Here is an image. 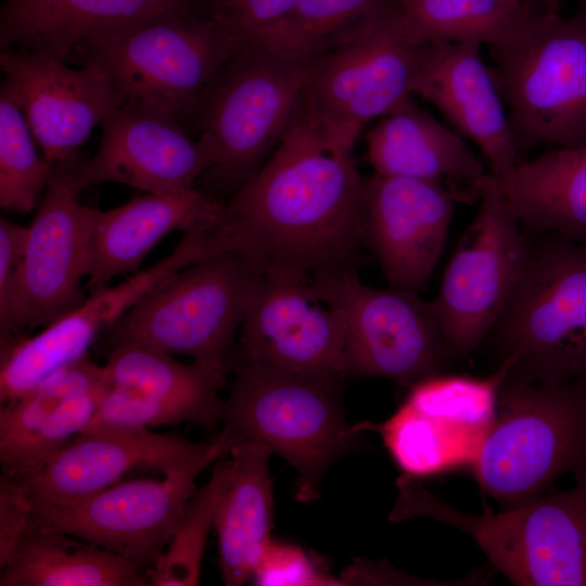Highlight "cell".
Masks as SVG:
<instances>
[{"instance_id": "6da1fadb", "label": "cell", "mask_w": 586, "mask_h": 586, "mask_svg": "<svg viewBox=\"0 0 586 586\" xmlns=\"http://www.w3.org/2000/svg\"><path fill=\"white\" fill-rule=\"evenodd\" d=\"M364 178L352 154L331 153L292 118L282 140L205 228L217 251H237L266 272L311 278L356 268Z\"/></svg>"}, {"instance_id": "7a4b0ae2", "label": "cell", "mask_w": 586, "mask_h": 586, "mask_svg": "<svg viewBox=\"0 0 586 586\" xmlns=\"http://www.w3.org/2000/svg\"><path fill=\"white\" fill-rule=\"evenodd\" d=\"M424 44L398 0L386 2L304 63L293 117L329 152L352 154L370 120L410 99Z\"/></svg>"}, {"instance_id": "3957f363", "label": "cell", "mask_w": 586, "mask_h": 586, "mask_svg": "<svg viewBox=\"0 0 586 586\" xmlns=\"http://www.w3.org/2000/svg\"><path fill=\"white\" fill-rule=\"evenodd\" d=\"M391 519L426 517L468 535L491 563L518 586H586V472L565 491L480 514L460 511L404 474Z\"/></svg>"}, {"instance_id": "277c9868", "label": "cell", "mask_w": 586, "mask_h": 586, "mask_svg": "<svg viewBox=\"0 0 586 586\" xmlns=\"http://www.w3.org/2000/svg\"><path fill=\"white\" fill-rule=\"evenodd\" d=\"M221 423L233 438L267 447L296 470L295 498L319 496L330 464L359 445L344 417L339 382L295 373L233 353ZM233 444V445H234Z\"/></svg>"}, {"instance_id": "5b68a950", "label": "cell", "mask_w": 586, "mask_h": 586, "mask_svg": "<svg viewBox=\"0 0 586 586\" xmlns=\"http://www.w3.org/2000/svg\"><path fill=\"white\" fill-rule=\"evenodd\" d=\"M303 68L257 43L239 47L224 63L187 119L211 160L202 190L222 202L267 161L294 116Z\"/></svg>"}, {"instance_id": "8992f818", "label": "cell", "mask_w": 586, "mask_h": 586, "mask_svg": "<svg viewBox=\"0 0 586 586\" xmlns=\"http://www.w3.org/2000/svg\"><path fill=\"white\" fill-rule=\"evenodd\" d=\"M486 339L508 378L586 386V242L547 234L532 243Z\"/></svg>"}, {"instance_id": "52a82bcc", "label": "cell", "mask_w": 586, "mask_h": 586, "mask_svg": "<svg viewBox=\"0 0 586 586\" xmlns=\"http://www.w3.org/2000/svg\"><path fill=\"white\" fill-rule=\"evenodd\" d=\"M472 468L502 508L538 498L564 473L586 472V386L506 375Z\"/></svg>"}, {"instance_id": "ba28073f", "label": "cell", "mask_w": 586, "mask_h": 586, "mask_svg": "<svg viewBox=\"0 0 586 586\" xmlns=\"http://www.w3.org/2000/svg\"><path fill=\"white\" fill-rule=\"evenodd\" d=\"M238 43L208 14L168 13L99 33L74 48L125 104L181 124Z\"/></svg>"}, {"instance_id": "9c48e42d", "label": "cell", "mask_w": 586, "mask_h": 586, "mask_svg": "<svg viewBox=\"0 0 586 586\" xmlns=\"http://www.w3.org/2000/svg\"><path fill=\"white\" fill-rule=\"evenodd\" d=\"M494 79L521 146H586V2L532 10L493 48Z\"/></svg>"}, {"instance_id": "30bf717a", "label": "cell", "mask_w": 586, "mask_h": 586, "mask_svg": "<svg viewBox=\"0 0 586 586\" xmlns=\"http://www.w3.org/2000/svg\"><path fill=\"white\" fill-rule=\"evenodd\" d=\"M265 271L226 251L177 272L129 309L104 334L110 345L145 344L226 374L237 335Z\"/></svg>"}, {"instance_id": "8fae6325", "label": "cell", "mask_w": 586, "mask_h": 586, "mask_svg": "<svg viewBox=\"0 0 586 586\" xmlns=\"http://www.w3.org/2000/svg\"><path fill=\"white\" fill-rule=\"evenodd\" d=\"M481 198L430 305L454 360L467 359L485 342L527 264L532 242L496 179L487 173L473 186Z\"/></svg>"}, {"instance_id": "7c38bea8", "label": "cell", "mask_w": 586, "mask_h": 586, "mask_svg": "<svg viewBox=\"0 0 586 586\" xmlns=\"http://www.w3.org/2000/svg\"><path fill=\"white\" fill-rule=\"evenodd\" d=\"M308 289L344 317L347 377H379L409 388L453 360L430 302L418 291L368 286L356 268L311 277Z\"/></svg>"}, {"instance_id": "4fadbf2b", "label": "cell", "mask_w": 586, "mask_h": 586, "mask_svg": "<svg viewBox=\"0 0 586 586\" xmlns=\"http://www.w3.org/2000/svg\"><path fill=\"white\" fill-rule=\"evenodd\" d=\"M233 444L229 433L221 429L202 454L165 472L162 480L118 482L67 502L28 499L34 518L117 553L148 573L196 491L198 476L229 454Z\"/></svg>"}, {"instance_id": "5bb4252c", "label": "cell", "mask_w": 586, "mask_h": 586, "mask_svg": "<svg viewBox=\"0 0 586 586\" xmlns=\"http://www.w3.org/2000/svg\"><path fill=\"white\" fill-rule=\"evenodd\" d=\"M52 165L38 209L27 226L24 259L4 314L1 339L43 328L78 307L88 296L91 233L99 209L82 205L75 174L76 155Z\"/></svg>"}, {"instance_id": "9a60e30c", "label": "cell", "mask_w": 586, "mask_h": 586, "mask_svg": "<svg viewBox=\"0 0 586 586\" xmlns=\"http://www.w3.org/2000/svg\"><path fill=\"white\" fill-rule=\"evenodd\" d=\"M196 230L184 232L162 260L124 282L90 293L78 307L31 336L1 340L0 403L14 402L46 378L88 355L94 340L167 279L208 258Z\"/></svg>"}, {"instance_id": "2e32d148", "label": "cell", "mask_w": 586, "mask_h": 586, "mask_svg": "<svg viewBox=\"0 0 586 586\" xmlns=\"http://www.w3.org/2000/svg\"><path fill=\"white\" fill-rule=\"evenodd\" d=\"M309 278L266 272L240 328L234 354L295 373L342 381L346 329L340 309L315 298Z\"/></svg>"}, {"instance_id": "e0dca14e", "label": "cell", "mask_w": 586, "mask_h": 586, "mask_svg": "<svg viewBox=\"0 0 586 586\" xmlns=\"http://www.w3.org/2000/svg\"><path fill=\"white\" fill-rule=\"evenodd\" d=\"M455 195L441 180L364 179L360 237L391 286L422 290L443 254Z\"/></svg>"}, {"instance_id": "ac0fdd59", "label": "cell", "mask_w": 586, "mask_h": 586, "mask_svg": "<svg viewBox=\"0 0 586 586\" xmlns=\"http://www.w3.org/2000/svg\"><path fill=\"white\" fill-rule=\"evenodd\" d=\"M0 66L43 157L52 165L76 153L92 130L125 104L94 66L73 68L43 53L1 49Z\"/></svg>"}, {"instance_id": "d6986e66", "label": "cell", "mask_w": 586, "mask_h": 586, "mask_svg": "<svg viewBox=\"0 0 586 586\" xmlns=\"http://www.w3.org/2000/svg\"><path fill=\"white\" fill-rule=\"evenodd\" d=\"M208 444L148 428H98L81 432L24 474H2L31 501L67 502L110 487L133 470L164 474L202 454Z\"/></svg>"}, {"instance_id": "ffe728a7", "label": "cell", "mask_w": 586, "mask_h": 586, "mask_svg": "<svg viewBox=\"0 0 586 586\" xmlns=\"http://www.w3.org/2000/svg\"><path fill=\"white\" fill-rule=\"evenodd\" d=\"M102 137L93 157L75 158L82 190L104 182L122 183L144 192L194 187L209 168V156L182 124L165 115L123 104L101 124Z\"/></svg>"}, {"instance_id": "44dd1931", "label": "cell", "mask_w": 586, "mask_h": 586, "mask_svg": "<svg viewBox=\"0 0 586 586\" xmlns=\"http://www.w3.org/2000/svg\"><path fill=\"white\" fill-rule=\"evenodd\" d=\"M481 44H424L413 93L436 106L486 157L489 174L505 178L518 164L520 144Z\"/></svg>"}, {"instance_id": "7402d4cb", "label": "cell", "mask_w": 586, "mask_h": 586, "mask_svg": "<svg viewBox=\"0 0 586 586\" xmlns=\"http://www.w3.org/2000/svg\"><path fill=\"white\" fill-rule=\"evenodd\" d=\"M224 202L202 189L146 192L99 211L90 239L87 289L101 290L117 276L137 272L152 249L174 231L211 226Z\"/></svg>"}, {"instance_id": "603a6c76", "label": "cell", "mask_w": 586, "mask_h": 586, "mask_svg": "<svg viewBox=\"0 0 586 586\" xmlns=\"http://www.w3.org/2000/svg\"><path fill=\"white\" fill-rule=\"evenodd\" d=\"M168 13L207 14L208 0H5L0 46L65 62L87 37Z\"/></svg>"}, {"instance_id": "cb8c5ba5", "label": "cell", "mask_w": 586, "mask_h": 586, "mask_svg": "<svg viewBox=\"0 0 586 586\" xmlns=\"http://www.w3.org/2000/svg\"><path fill=\"white\" fill-rule=\"evenodd\" d=\"M229 454L214 526L222 581L228 586H240L252 577L272 539L273 500L268 469L272 453L260 444L239 442Z\"/></svg>"}, {"instance_id": "d4e9b609", "label": "cell", "mask_w": 586, "mask_h": 586, "mask_svg": "<svg viewBox=\"0 0 586 586\" xmlns=\"http://www.w3.org/2000/svg\"><path fill=\"white\" fill-rule=\"evenodd\" d=\"M366 141L375 175L429 180L451 177L473 186L487 174L461 136L411 99L382 116Z\"/></svg>"}, {"instance_id": "484cf974", "label": "cell", "mask_w": 586, "mask_h": 586, "mask_svg": "<svg viewBox=\"0 0 586 586\" xmlns=\"http://www.w3.org/2000/svg\"><path fill=\"white\" fill-rule=\"evenodd\" d=\"M494 178L526 229L586 242V146L555 148Z\"/></svg>"}, {"instance_id": "4316f807", "label": "cell", "mask_w": 586, "mask_h": 586, "mask_svg": "<svg viewBox=\"0 0 586 586\" xmlns=\"http://www.w3.org/2000/svg\"><path fill=\"white\" fill-rule=\"evenodd\" d=\"M144 585L148 573L130 560L35 518L0 568V586Z\"/></svg>"}, {"instance_id": "83f0119b", "label": "cell", "mask_w": 586, "mask_h": 586, "mask_svg": "<svg viewBox=\"0 0 586 586\" xmlns=\"http://www.w3.org/2000/svg\"><path fill=\"white\" fill-rule=\"evenodd\" d=\"M104 366L111 384L125 385L190 409L199 425L221 422L225 400L219 392L226 374L193 361L182 364L162 349L125 342L111 346Z\"/></svg>"}, {"instance_id": "f1b7e54d", "label": "cell", "mask_w": 586, "mask_h": 586, "mask_svg": "<svg viewBox=\"0 0 586 586\" xmlns=\"http://www.w3.org/2000/svg\"><path fill=\"white\" fill-rule=\"evenodd\" d=\"M379 432L404 474L418 479L474 462L481 441L415 409L406 400L384 422L353 425Z\"/></svg>"}, {"instance_id": "f546056e", "label": "cell", "mask_w": 586, "mask_h": 586, "mask_svg": "<svg viewBox=\"0 0 586 586\" xmlns=\"http://www.w3.org/2000/svg\"><path fill=\"white\" fill-rule=\"evenodd\" d=\"M410 27L425 43H502L533 10L520 0H398Z\"/></svg>"}, {"instance_id": "4dcf8cb0", "label": "cell", "mask_w": 586, "mask_h": 586, "mask_svg": "<svg viewBox=\"0 0 586 586\" xmlns=\"http://www.w3.org/2000/svg\"><path fill=\"white\" fill-rule=\"evenodd\" d=\"M506 375L505 365L485 378L438 373L409 387L405 400L423 415L483 442Z\"/></svg>"}, {"instance_id": "1f68e13d", "label": "cell", "mask_w": 586, "mask_h": 586, "mask_svg": "<svg viewBox=\"0 0 586 586\" xmlns=\"http://www.w3.org/2000/svg\"><path fill=\"white\" fill-rule=\"evenodd\" d=\"M109 381L89 355L61 368L30 392L0 408V462L8 466L25 443L67 400Z\"/></svg>"}, {"instance_id": "d6a6232c", "label": "cell", "mask_w": 586, "mask_h": 586, "mask_svg": "<svg viewBox=\"0 0 586 586\" xmlns=\"http://www.w3.org/2000/svg\"><path fill=\"white\" fill-rule=\"evenodd\" d=\"M35 138L18 99L8 84L0 88V206L25 215L40 202L52 164L36 151Z\"/></svg>"}, {"instance_id": "836d02e7", "label": "cell", "mask_w": 586, "mask_h": 586, "mask_svg": "<svg viewBox=\"0 0 586 586\" xmlns=\"http://www.w3.org/2000/svg\"><path fill=\"white\" fill-rule=\"evenodd\" d=\"M391 0H300L254 43L305 63Z\"/></svg>"}, {"instance_id": "e575fe53", "label": "cell", "mask_w": 586, "mask_h": 586, "mask_svg": "<svg viewBox=\"0 0 586 586\" xmlns=\"http://www.w3.org/2000/svg\"><path fill=\"white\" fill-rule=\"evenodd\" d=\"M227 471L228 461L218 462L206 484L193 493L166 548L148 572L149 585L199 584L207 535L214 526Z\"/></svg>"}, {"instance_id": "d590c367", "label": "cell", "mask_w": 586, "mask_h": 586, "mask_svg": "<svg viewBox=\"0 0 586 586\" xmlns=\"http://www.w3.org/2000/svg\"><path fill=\"white\" fill-rule=\"evenodd\" d=\"M110 385L111 382L105 381L63 404L25 443L13 460L2 467V473L17 476L33 470L84 432Z\"/></svg>"}, {"instance_id": "8d00e7d4", "label": "cell", "mask_w": 586, "mask_h": 586, "mask_svg": "<svg viewBox=\"0 0 586 586\" xmlns=\"http://www.w3.org/2000/svg\"><path fill=\"white\" fill-rule=\"evenodd\" d=\"M189 422L199 425L190 409L137 388L111 384L85 429L148 428Z\"/></svg>"}, {"instance_id": "74e56055", "label": "cell", "mask_w": 586, "mask_h": 586, "mask_svg": "<svg viewBox=\"0 0 586 586\" xmlns=\"http://www.w3.org/2000/svg\"><path fill=\"white\" fill-rule=\"evenodd\" d=\"M252 577L263 586L343 585L341 578L331 576L300 546L273 539L262 553Z\"/></svg>"}, {"instance_id": "f35d334b", "label": "cell", "mask_w": 586, "mask_h": 586, "mask_svg": "<svg viewBox=\"0 0 586 586\" xmlns=\"http://www.w3.org/2000/svg\"><path fill=\"white\" fill-rule=\"evenodd\" d=\"M300 0H208V16L239 47L254 43Z\"/></svg>"}, {"instance_id": "ab89813d", "label": "cell", "mask_w": 586, "mask_h": 586, "mask_svg": "<svg viewBox=\"0 0 586 586\" xmlns=\"http://www.w3.org/2000/svg\"><path fill=\"white\" fill-rule=\"evenodd\" d=\"M34 523L31 505L16 482L8 475L0 479V568Z\"/></svg>"}, {"instance_id": "60d3db41", "label": "cell", "mask_w": 586, "mask_h": 586, "mask_svg": "<svg viewBox=\"0 0 586 586\" xmlns=\"http://www.w3.org/2000/svg\"><path fill=\"white\" fill-rule=\"evenodd\" d=\"M28 228L0 218V315L11 301L24 259Z\"/></svg>"}, {"instance_id": "b9f144b4", "label": "cell", "mask_w": 586, "mask_h": 586, "mask_svg": "<svg viewBox=\"0 0 586 586\" xmlns=\"http://www.w3.org/2000/svg\"><path fill=\"white\" fill-rule=\"evenodd\" d=\"M520 1H523V2H526V3H528V2H531V1H535V0H520Z\"/></svg>"}]
</instances>
